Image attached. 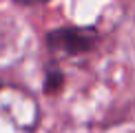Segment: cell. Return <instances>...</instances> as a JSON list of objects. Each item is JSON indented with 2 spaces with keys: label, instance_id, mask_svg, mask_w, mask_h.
<instances>
[{
  "label": "cell",
  "instance_id": "obj_1",
  "mask_svg": "<svg viewBox=\"0 0 135 133\" xmlns=\"http://www.w3.org/2000/svg\"><path fill=\"white\" fill-rule=\"evenodd\" d=\"M38 120L40 109L29 91L0 84V133H33Z\"/></svg>",
  "mask_w": 135,
  "mask_h": 133
},
{
  "label": "cell",
  "instance_id": "obj_2",
  "mask_svg": "<svg viewBox=\"0 0 135 133\" xmlns=\"http://www.w3.org/2000/svg\"><path fill=\"white\" fill-rule=\"evenodd\" d=\"M47 44L58 55H80L98 44V31L93 27H62L47 33Z\"/></svg>",
  "mask_w": 135,
  "mask_h": 133
},
{
  "label": "cell",
  "instance_id": "obj_3",
  "mask_svg": "<svg viewBox=\"0 0 135 133\" xmlns=\"http://www.w3.org/2000/svg\"><path fill=\"white\" fill-rule=\"evenodd\" d=\"M62 87H64V75L60 73L58 69H49L47 71V78H44V93L55 96V93H60Z\"/></svg>",
  "mask_w": 135,
  "mask_h": 133
},
{
  "label": "cell",
  "instance_id": "obj_4",
  "mask_svg": "<svg viewBox=\"0 0 135 133\" xmlns=\"http://www.w3.org/2000/svg\"><path fill=\"white\" fill-rule=\"evenodd\" d=\"M18 4H42V2H49V0H16Z\"/></svg>",
  "mask_w": 135,
  "mask_h": 133
}]
</instances>
